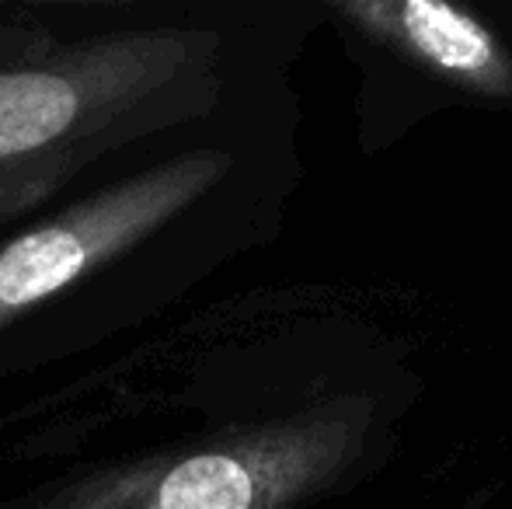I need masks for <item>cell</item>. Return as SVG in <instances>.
<instances>
[{"mask_svg":"<svg viewBox=\"0 0 512 509\" xmlns=\"http://www.w3.org/2000/svg\"><path fill=\"white\" fill-rule=\"evenodd\" d=\"M234 168L227 150H189L74 203L49 224L0 245V325H11L157 234Z\"/></svg>","mask_w":512,"mask_h":509,"instance_id":"cell-4","label":"cell"},{"mask_svg":"<svg viewBox=\"0 0 512 509\" xmlns=\"http://www.w3.org/2000/svg\"><path fill=\"white\" fill-rule=\"evenodd\" d=\"M324 18L356 60L359 147H394L450 109L512 112V7L453 0H328Z\"/></svg>","mask_w":512,"mask_h":509,"instance_id":"cell-3","label":"cell"},{"mask_svg":"<svg viewBox=\"0 0 512 509\" xmlns=\"http://www.w3.org/2000/svg\"><path fill=\"white\" fill-rule=\"evenodd\" d=\"M408 405V381L377 360L203 450L84 478L53 509H310L391 461Z\"/></svg>","mask_w":512,"mask_h":509,"instance_id":"cell-2","label":"cell"},{"mask_svg":"<svg viewBox=\"0 0 512 509\" xmlns=\"http://www.w3.org/2000/svg\"><path fill=\"white\" fill-rule=\"evenodd\" d=\"M227 84V39L213 28H129L4 67L0 224L98 157L209 116Z\"/></svg>","mask_w":512,"mask_h":509,"instance_id":"cell-1","label":"cell"},{"mask_svg":"<svg viewBox=\"0 0 512 509\" xmlns=\"http://www.w3.org/2000/svg\"><path fill=\"white\" fill-rule=\"evenodd\" d=\"M49 49V35L39 25H0V70L28 63Z\"/></svg>","mask_w":512,"mask_h":509,"instance_id":"cell-5","label":"cell"}]
</instances>
